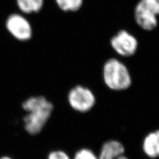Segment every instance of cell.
Segmentation results:
<instances>
[{"label":"cell","instance_id":"obj_10","mask_svg":"<svg viewBox=\"0 0 159 159\" xmlns=\"http://www.w3.org/2000/svg\"><path fill=\"white\" fill-rule=\"evenodd\" d=\"M58 7L64 11L74 12L79 10L83 0H56Z\"/></svg>","mask_w":159,"mask_h":159},{"label":"cell","instance_id":"obj_2","mask_svg":"<svg viewBox=\"0 0 159 159\" xmlns=\"http://www.w3.org/2000/svg\"><path fill=\"white\" fill-rule=\"evenodd\" d=\"M102 75L104 84L112 91H125L132 85L133 79L129 68L117 58H109L104 63Z\"/></svg>","mask_w":159,"mask_h":159},{"label":"cell","instance_id":"obj_3","mask_svg":"<svg viewBox=\"0 0 159 159\" xmlns=\"http://www.w3.org/2000/svg\"><path fill=\"white\" fill-rule=\"evenodd\" d=\"M67 100L71 108L80 113L90 111L96 104L94 92L86 86L76 85L68 91Z\"/></svg>","mask_w":159,"mask_h":159},{"label":"cell","instance_id":"obj_4","mask_svg":"<svg viewBox=\"0 0 159 159\" xmlns=\"http://www.w3.org/2000/svg\"><path fill=\"white\" fill-rule=\"evenodd\" d=\"M157 15H159V0H140L134 9L136 22L146 31L157 27Z\"/></svg>","mask_w":159,"mask_h":159},{"label":"cell","instance_id":"obj_7","mask_svg":"<svg viewBox=\"0 0 159 159\" xmlns=\"http://www.w3.org/2000/svg\"><path fill=\"white\" fill-rule=\"evenodd\" d=\"M98 157V159H129L125 155V145L115 139L108 140L102 144Z\"/></svg>","mask_w":159,"mask_h":159},{"label":"cell","instance_id":"obj_11","mask_svg":"<svg viewBox=\"0 0 159 159\" xmlns=\"http://www.w3.org/2000/svg\"><path fill=\"white\" fill-rule=\"evenodd\" d=\"M73 159H98V157L91 148H84L75 152Z\"/></svg>","mask_w":159,"mask_h":159},{"label":"cell","instance_id":"obj_12","mask_svg":"<svg viewBox=\"0 0 159 159\" xmlns=\"http://www.w3.org/2000/svg\"><path fill=\"white\" fill-rule=\"evenodd\" d=\"M47 159H71L66 152L61 150H56L51 152L47 156Z\"/></svg>","mask_w":159,"mask_h":159},{"label":"cell","instance_id":"obj_6","mask_svg":"<svg viewBox=\"0 0 159 159\" xmlns=\"http://www.w3.org/2000/svg\"><path fill=\"white\" fill-rule=\"evenodd\" d=\"M6 27L8 32L19 41H25L32 37L33 31L30 23L20 14H13L8 17Z\"/></svg>","mask_w":159,"mask_h":159},{"label":"cell","instance_id":"obj_5","mask_svg":"<svg viewBox=\"0 0 159 159\" xmlns=\"http://www.w3.org/2000/svg\"><path fill=\"white\" fill-rule=\"evenodd\" d=\"M110 44L116 53L122 57L134 56L138 48V41L136 37L124 30L119 31L111 38Z\"/></svg>","mask_w":159,"mask_h":159},{"label":"cell","instance_id":"obj_13","mask_svg":"<svg viewBox=\"0 0 159 159\" xmlns=\"http://www.w3.org/2000/svg\"><path fill=\"white\" fill-rule=\"evenodd\" d=\"M0 159H13L11 157H8V156H2L1 157H0Z\"/></svg>","mask_w":159,"mask_h":159},{"label":"cell","instance_id":"obj_9","mask_svg":"<svg viewBox=\"0 0 159 159\" xmlns=\"http://www.w3.org/2000/svg\"><path fill=\"white\" fill-rule=\"evenodd\" d=\"M19 9L25 14L38 12L41 10L44 0H17Z\"/></svg>","mask_w":159,"mask_h":159},{"label":"cell","instance_id":"obj_1","mask_svg":"<svg viewBox=\"0 0 159 159\" xmlns=\"http://www.w3.org/2000/svg\"><path fill=\"white\" fill-rule=\"evenodd\" d=\"M21 106L27 113L23 117L25 130L31 136L40 134L53 113L54 107L52 102L44 96H36L27 98Z\"/></svg>","mask_w":159,"mask_h":159},{"label":"cell","instance_id":"obj_8","mask_svg":"<svg viewBox=\"0 0 159 159\" xmlns=\"http://www.w3.org/2000/svg\"><path fill=\"white\" fill-rule=\"evenodd\" d=\"M142 148L143 152L148 158H159V129L152 131L145 136Z\"/></svg>","mask_w":159,"mask_h":159}]
</instances>
